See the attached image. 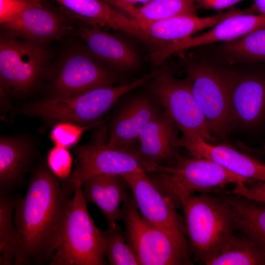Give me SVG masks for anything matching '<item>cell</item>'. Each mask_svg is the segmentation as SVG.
I'll return each instance as SVG.
<instances>
[{"mask_svg": "<svg viewBox=\"0 0 265 265\" xmlns=\"http://www.w3.org/2000/svg\"><path fill=\"white\" fill-rule=\"evenodd\" d=\"M184 222L191 256L205 265L235 230L231 208L218 195H193L184 203Z\"/></svg>", "mask_w": 265, "mask_h": 265, "instance_id": "4", "label": "cell"}, {"mask_svg": "<svg viewBox=\"0 0 265 265\" xmlns=\"http://www.w3.org/2000/svg\"><path fill=\"white\" fill-rule=\"evenodd\" d=\"M149 76L144 86L182 132L180 140L200 137L209 142H214L215 138L192 94L188 78H177L171 69L163 67Z\"/></svg>", "mask_w": 265, "mask_h": 265, "instance_id": "7", "label": "cell"}, {"mask_svg": "<svg viewBox=\"0 0 265 265\" xmlns=\"http://www.w3.org/2000/svg\"><path fill=\"white\" fill-rule=\"evenodd\" d=\"M96 125L84 126L69 122H59L53 126L50 138L54 145L68 149L78 143L84 132Z\"/></svg>", "mask_w": 265, "mask_h": 265, "instance_id": "30", "label": "cell"}, {"mask_svg": "<svg viewBox=\"0 0 265 265\" xmlns=\"http://www.w3.org/2000/svg\"><path fill=\"white\" fill-rule=\"evenodd\" d=\"M122 212L125 237L140 265L193 264L188 248L142 216L131 192L123 203Z\"/></svg>", "mask_w": 265, "mask_h": 265, "instance_id": "8", "label": "cell"}, {"mask_svg": "<svg viewBox=\"0 0 265 265\" xmlns=\"http://www.w3.org/2000/svg\"><path fill=\"white\" fill-rule=\"evenodd\" d=\"M184 56L192 94L214 136L223 138L233 125L231 109L232 67L195 48Z\"/></svg>", "mask_w": 265, "mask_h": 265, "instance_id": "2", "label": "cell"}, {"mask_svg": "<svg viewBox=\"0 0 265 265\" xmlns=\"http://www.w3.org/2000/svg\"><path fill=\"white\" fill-rule=\"evenodd\" d=\"M139 94L125 102L113 117L106 144L123 149L136 148L135 144L146 123L160 109L153 95Z\"/></svg>", "mask_w": 265, "mask_h": 265, "instance_id": "16", "label": "cell"}, {"mask_svg": "<svg viewBox=\"0 0 265 265\" xmlns=\"http://www.w3.org/2000/svg\"><path fill=\"white\" fill-rule=\"evenodd\" d=\"M206 265H265V250L235 230Z\"/></svg>", "mask_w": 265, "mask_h": 265, "instance_id": "27", "label": "cell"}, {"mask_svg": "<svg viewBox=\"0 0 265 265\" xmlns=\"http://www.w3.org/2000/svg\"><path fill=\"white\" fill-rule=\"evenodd\" d=\"M102 0L121 9L139 25L177 16L197 15L195 0H152L139 7L114 0Z\"/></svg>", "mask_w": 265, "mask_h": 265, "instance_id": "26", "label": "cell"}, {"mask_svg": "<svg viewBox=\"0 0 265 265\" xmlns=\"http://www.w3.org/2000/svg\"><path fill=\"white\" fill-rule=\"evenodd\" d=\"M178 129L164 111L160 110L140 132L136 148L146 160L157 166H170L179 147Z\"/></svg>", "mask_w": 265, "mask_h": 265, "instance_id": "19", "label": "cell"}, {"mask_svg": "<svg viewBox=\"0 0 265 265\" xmlns=\"http://www.w3.org/2000/svg\"><path fill=\"white\" fill-rule=\"evenodd\" d=\"M229 192L265 204V182L238 183Z\"/></svg>", "mask_w": 265, "mask_h": 265, "instance_id": "33", "label": "cell"}, {"mask_svg": "<svg viewBox=\"0 0 265 265\" xmlns=\"http://www.w3.org/2000/svg\"><path fill=\"white\" fill-rule=\"evenodd\" d=\"M245 13L244 9L232 8L210 16H177L140 26L153 43L162 42L168 44L192 36L204 29L212 27L229 16Z\"/></svg>", "mask_w": 265, "mask_h": 265, "instance_id": "23", "label": "cell"}, {"mask_svg": "<svg viewBox=\"0 0 265 265\" xmlns=\"http://www.w3.org/2000/svg\"><path fill=\"white\" fill-rule=\"evenodd\" d=\"M74 153L76 168L66 180L75 190L95 176L123 175L139 170L148 173L158 167L143 159L136 148L119 149L106 143L83 144L76 147Z\"/></svg>", "mask_w": 265, "mask_h": 265, "instance_id": "11", "label": "cell"}, {"mask_svg": "<svg viewBox=\"0 0 265 265\" xmlns=\"http://www.w3.org/2000/svg\"><path fill=\"white\" fill-rule=\"evenodd\" d=\"M30 174L26 193L20 197L15 211L20 240L15 265L50 264L68 203L75 191L42 159Z\"/></svg>", "mask_w": 265, "mask_h": 265, "instance_id": "1", "label": "cell"}, {"mask_svg": "<svg viewBox=\"0 0 265 265\" xmlns=\"http://www.w3.org/2000/svg\"><path fill=\"white\" fill-rule=\"evenodd\" d=\"M87 203L95 204L105 216L108 228L122 220V205L130 193L129 185L121 175L105 174L87 180L82 186Z\"/></svg>", "mask_w": 265, "mask_h": 265, "instance_id": "22", "label": "cell"}, {"mask_svg": "<svg viewBox=\"0 0 265 265\" xmlns=\"http://www.w3.org/2000/svg\"><path fill=\"white\" fill-rule=\"evenodd\" d=\"M81 188H77L68 203L50 265H107L102 229L89 213Z\"/></svg>", "mask_w": 265, "mask_h": 265, "instance_id": "6", "label": "cell"}, {"mask_svg": "<svg viewBox=\"0 0 265 265\" xmlns=\"http://www.w3.org/2000/svg\"><path fill=\"white\" fill-rule=\"evenodd\" d=\"M146 173L176 207L181 208L185 201L197 192H217L229 185L250 183L212 160L187 157L179 153L172 165L161 166L157 171Z\"/></svg>", "mask_w": 265, "mask_h": 265, "instance_id": "5", "label": "cell"}, {"mask_svg": "<svg viewBox=\"0 0 265 265\" xmlns=\"http://www.w3.org/2000/svg\"><path fill=\"white\" fill-rule=\"evenodd\" d=\"M101 235L106 258L109 265H139L118 224L112 228L102 230Z\"/></svg>", "mask_w": 265, "mask_h": 265, "instance_id": "29", "label": "cell"}, {"mask_svg": "<svg viewBox=\"0 0 265 265\" xmlns=\"http://www.w3.org/2000/svg\"><path fill=\"white\" fill-rule=\"evenodd\" d=\"M49 53L44 45L9 33L0 38V91L29 93L49 71Z\"/></svg>", "mask_w": 265, "mask_h": 265, "instance_id": "10", "label": "cell"}, {"mask_svg": "<svg viewBox=\"0 0 265 265\" xmlns=\"http://www.w3.org/2000/svg\"><path fill=\"white\" fill-rule=\"evenodd\" d=\"M78 34L95 57L115 71L129 72L139 66L138 53L124 38L92 25L80 27Z\"/></svg>", "mask_w": 265, "mask_h": 265, "instance_id": "17", "label": "cell"}, {"mask_svg": "<svg viewBox=\"0 0 265 265\" xmlns=\"http://www.w3.org/2000/svg\"><path fill=\"white\" fill-rule=\"evenodd\" d=\"M46 161L52 172L61 180L70 176L73 158L68 148L54 145L49 151Z\"/></svg>", "mask_w": 265, "mask_h": 265, "instance_id": "31", "label": "cell"}, {"mask_svg": "<svg viewBox=\"0 0 265 265\" xmlns=\"http://www.w3.org/2000/svg\"><path fill=\"white\" fill-rule=\"evenodd\" d=\"M128 4L130 5H134L135 4L137 3H142L144 4L149 2L152 0H114Z\"/></svg>", "mask_w": 265, "mask_h": 265, "instance_id": "36", "label": "cell"}, {"mask_svg": "<svg viewBox=\"0 0 265 265\" xmlns=\"http://www.w3.org/2000/svg\"><path fill=\"white\" fill-rule=\"evenodd\" d=\"M191 156L206 158L250 182H265V163L225 145H215L200 137L180 141Z\"/></svg>", "mask_w": 265, "mask_h": 265, "instance_id": "18", "label": "cell"}, {"mask_svg": "<svg viewBox=\"0 0 265 265\" xmlns=\"http://www.w3.org/2000/svg\"><path fill=\"white\" fill-rule=\"evenodd\" d=\"M20 197L0 194V265L14 264L19 253L20 240L14 213Z\"/></svg>", "mask_w": 265, "mask_h": 265, "instance_id": "28", "label": "cell"}, {"mask_svg": "<svg viewBox=\"0 0 265 265\" xmlns=\"http://www.w3.org/2000/svg\"><path fill=\"white\" fill-rule=\"evenodd\" d=\"M55 0L66 9L65 12L72 18L123 32L145 43H152L136 21L102 0Z\"/></svg>", "mask_w": 265, "mask_h": 265, "instance_id": "20", "label": "cell"}, {"mask_svg": "<svg viewBox=\"0 0 265 265\" xmlns=\"http://www.w3.org/2000/svg\"><path fill=\"white\" fill-rule=\"evenodd\" d=\"M233 124L256 128L265 122V64L232 65Z\"/></svg>", "mask_w": 265, "mask_h": 265, "instance_id": "13", "label": "cell"}, {"mask_svg": "<svg viewBox=\"0 0 265 265\" xmlns=\"http://www.w3.org/2000/svg\"><path fill=\"white\" fill-rule=\"evenodd\" d=\"M253 3L245 9L248 14H265V0H252Z\"/></svg>", "mask_w": 265, "mask_h": 265, "instance_id": "35", "label": "cell"}, {"mask_svg": "<svg viewBox=\"0 0 265 265\" xmlns=\"http://www.w3.org/2000/svg\"><path fill=\"white\" fill-rule=\"evenodd\" d=\"M197 48L206 55L227 65L265 64V27L234 41Z\"/></svg>", "mask_w": 265, "mask_h": 265, "instance_id": "24", "label": "cell"}, {"mask_svg": "<svg viewBox=\"0 0 265 265\" xmlns=\"http://www.w3.org/2000/svg\"><path fill=\"white\" fill-rule=\"evenodd\" d=\"M218 193L231 209L235 230L265 250V204L226 190Z\"/></svg>", "mask_w": 265, "mask_h": 265, "instance_id": "25", "label": "cell"}, {"mask_svg": "<svg viewBox=\"0 0 265 265\" xmlns=\"http://www.w3.org/2000/svg\"><path fill=\"white\" fill-rule=\"evenodd\" d=\"M265 27V14L241 13L229 16L203 33L173 42L153 52L150 57L156 65L170 55L187 49L237 40Z\"/></svg>", "mask_w": 265, "mask_h": 265, "instance_id": "14", "label": "cell"}, {"mask_svg": "<svg viewBox=\"0 0 265 265\" xmlns=\"http://www.w3.org/2000/svg\"><path fill=\"white\" fill-rule=\"evenodd\" d=\"M146 82V77H143L126 83L97 87L68 97L46 98L24 104L14 113L40 119L47 126L63 122L84 126L97 125L120 97Z\"/></svg>", "mask_w": 265, "mask_h": 265, "instance_id": "3", "label": "cell"}, {"mask_svg": "<svg viewBox=\"0 0 265 265\" xmlns=\"http://www.w3.org/2000/svg\"><path fill=\"white\" fill-rule=\"evenodd\" d=\"M70 17L41 4L26 9L0 26L16 37L44 45L70 32L72 29Z\"/></svg>", "mask_w": 265, "mask_h": 265, "instance_id": "15", "label": "cell"}, {"mask_svg": "<svg viewBox=\"0 0 265 265\" xmlns=\"http://www.w3.org/2000/svg\"><path fill=\"white\" fill-rule=\"evenodd\" d=\"M43 0H0V23H6L26 9L42 4Z\"/></svg>", "mask_w": 265, "mask_h": 265, "instance_id": "32", "label": "cell"}, {"mask_svg": "<svg viewBox=\"0 0 265 265\" xmlns=\"http://www.w3.org/2000/svg\"><path fill=\"white\" fill-rule=\"evenodd\" d=\"M36 151L28 138L20 135L0 137V194L12 193L32 168Z\"/></svg>", "mask_w": 265, "mask_h": 265, "instance_id": "21", "label": "cell"}, {"mask_svg": "<svg viewBox=\"0 0 265 265\" xmlns=\"http://www.w3.org/2000/svg\"><path fill=\"white\" fill-rule=\"evenodd\" d=\"M121 175L127 182L142 216L189 249L184 218L176 211L172 200L155 185L142 170Z\"/></svg>", "mask_w": 265, "mask_h": 265, "instance_id": "12", "label": "cell"}, {"mask_svg": "<svg viewBox=\"0 0 265 265\" xmlns=\"http://www.w3.org/2000/svg\"><path fill=\"white\" fill-rule=\"evenodd\" d=\"M246 0H195L197 7L207 10L221 11L232 8L237 4Z\"/></svg>", "mask_w": 265, "mask_h": 265, "instance_id": "34", "label": "cell"}, {"mask_svg": "<svg viewBox=\"0 0 265 265\" xmlns=\"http://www.w3.org/2000/svg\"><path fill=\"white\" fill-rule=\"evenodd\" d=\"M49 95L47 98L68 97L103 86L124 84L120 73L105 64L88 50L75 48L60 59L54 69L49 70Z\"/></svg>", "mask_w": 265, "mask_h": 265, "instance_id": "9", "label": "cell"}]
</instances>
